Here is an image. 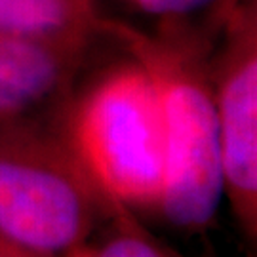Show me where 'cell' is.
<instances>
[{"mask_svg": "<svg viewBox=\"0 0 257 257\" xmlns=\"http://www.w3.org/2000/svg\"><path fill=\"white\" fill-rule=\"evenodd\" d=\"M114 38L153 78L164 116V177L158 211L189 232L210 227L225 196L210 44L181 19H162L156 33L101 18Z\"/></svg>", "mask_w": 257, "mask_h": 257, "instance_id": "6da1fadb", "label": "cell"}, {"mask_svg": "<svg viewBox=\"0 0 257 257\" xmlns=\"http://www.w3.org/2000/svg\"><path fill=\"white\" fill-rule=\"evenodd\" d=\"M61 134L114 210L158 211L164 116L149 73L132 57L112 65L67 105Z\"/></svg>", "mask_w": 257, "mask_h": 257, "instance_id": "7a4b0ae2", "label": "cell"}, {"mask_svg": "<svg viewBox=\"0 0 257 257\" xmlns=\"http://www.w3.org/2000/svg\"><path fill=\"white\" fill-rule=\"evenodd\" d=\"M101 211L118 210L92 183L61 130L42 126L37 116L0 124L2 236L65 257L86 246Z\"/></svg>", "mask_w": 257, "mask_h": 257, "instance_id": "3957f363", "label": "cell"}, {"mask_svg": "<svg viewBox=\"0 0 257 257\" xmlns=\"http://www.w3.org/2000/svg\"><path fill=\"white\" fill-rule=\"evenodd\" d=\"M210 55L223 189L248 242L257 238V10L255 0H225Z\"/></svg>", "mask_w": 257, "mask_h": 257, "instance_id": "277c9868", "label": "cell"}, {"mask_svg": "<svg viewBox=\"0 0 257 257\" xmlns=\"http://www.w3.org/2000/svg\"><path fill=\"white\" fill-rule=\"evenodd\" d=\"M84 52L0 37V124L37 116L69 92Z\"/></svg>", "mask_w": 257, "mask_h": 257, "instance_id": "5b68a950", "label": "cell"}, {"mask_svg": "<svg viewBox=\"0 0 257 257\" xmlns=\"http://www.w3.org/2000/svg\"><path fill=\"white\" fill-rule=\"evenodd\" d=\"M101 35V16L84 0H0V37L84 52Z\"/></svg>", "mask_w": 257, "mask_h": 257, "instance_id": "8992f818", "label": "cell"}, {"mask_svg": "<svg viewBox=\"0 0 257 257\" xmlns=\"http://www.w3.org/2000/svg\"><path fill=\"white\" fill-rule=\"evenodd\" d=\"M116 230L99 248H86L84 257H168L130 219V211H116Z\"/></svg>", "mask_w": 257, "mask_h": 257, "instance_id": "52a82bcc", "label": "cell"}, {"mask_svg": "<svg viewBox=\"0 0 257 257\" xmlns=\"http://www.w3.org/2000/svg\"><path fill=\"white\" fill-rule=\"evenodd\" d=\"M141 12H147L162 19H181L193 12L206 8L215 0H130Z\"/></svg>", "mask_w": 257, "mask_h": 257, "instance_id": "ba28073f", "label": "cell"}, {"mask_svg": "<svg viewBox=\"0 0 257 257\" xmlns=\"http://www.w3.org/2000/svg\"><path fill=\"white\" fill-rule=\"evenodd\" d=\"M0 257H52V255H44V253H38V251H33V249L21 246L14 240L6 238L0 234Z\"/></svg>", "mask_w": 257, "mask_h": 257, "instance_id": "9c48e42d", "label": "cell"}, {"mask_svg": "<svg viewBox=\"0 0 257 257\" xmlns=\"http://www.w3.org/2000/svg\"><path fill=\"white\" fill-rule=\"evenodd\" d=\"M65 257H84V246L78 249H74V251H71L69 255H65Z\"/></svg>", "mask_w": 257, "mask_h": 257, "instance_id": "30bf717a", "label": "cell"}, {"mask_svg": "<svg viewBox=\"0 0 257 257\" xmlns=\"http://www.w3.org/2000/svg\"><path fill=\"white\" fill-rule=\"evenodd\" d=\"M84 2H88V4H93V6H95V0H84Z\"/></svg>", "mask_w": 257, "mask_h": 257, "instance_id": "8fae6325", "label": "cell"}]
</instances>
